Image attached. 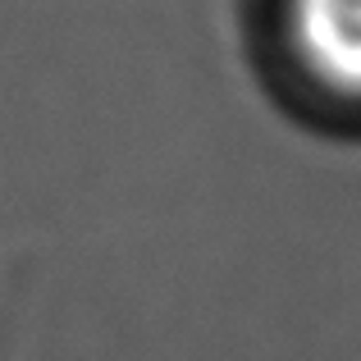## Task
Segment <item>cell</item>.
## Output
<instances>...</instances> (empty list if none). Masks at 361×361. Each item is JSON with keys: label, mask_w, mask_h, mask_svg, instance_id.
<instances>
[{"label": "cell", "mask_w": 361, "mask_h": 361, "mask_svg": "<svg viewBox=\"0 0 361 361\" xmlns=\"http://www.w3.org/2000/svg\"><path fill=\"white\" fill-rule=\"evenodd\" d=\"M288 42L329 92L361 97V0H288Z\"/></svg>", "instance_id": "cell-1"}]
</instances>
